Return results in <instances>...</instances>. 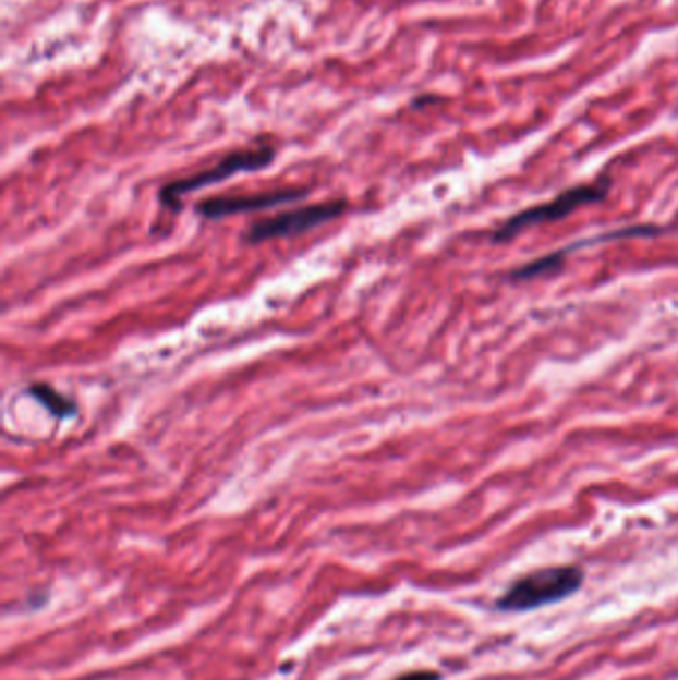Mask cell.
Returning <instances> with one entry per match:
<instances>
[{
	"label": "cell",
	"instance_id": "7a4b0ae2",
	"mask_svg": "<svg viewBox=\"0 0 678 680\" xmlns=\"http://www.w3.org/2000/svg\"><path fill=\"white\" fill-rule=\"evenodd\" d=\"M277 158V149L273 146H257V148L238 149L227 154L226 158L219 159L214 168L197 171L187 178H180L173 182L166 183L159 190V204L171 211H180L181 202L187 193L199 192L204 187L215 185V183L226 182L239 173H251L269 168Z\"/></svg>",
	"mask_w": 678,
	"mask_h": 680
},
{
	"label": "cell",
	"instance_id": "6da1fadb",
	"mask_svg": "<svg viewBox=\"0 0 678 680\" xmlns=\"http://www.w3.org/2000/svg\"><path fill=\"white\" fill-rule=\"evenodd\" d=\"M583 571L576 566H557L537 569L513 581L498 599V609L523 612L545 605L564 602L576 595L583 585Z\"/></svg>",
	"mask_w": 678,
	"mask_h": 680
},
{
	"label": "cell",
	"instance_id": "8992f818",
	"mask_svg": "<svg viewBox=\"0 0 678 680\" xmlns=\"http://www.w3.org/2000/svg\"><path fill=\"white\" fill-rule=\"evenodd\" d=\"M28 394L31 397L36 398L43 406H45L55 418L58 420H66L72 418V416H76V402L74 400H70L69 397H64V394H60L57 392L52 386L43 385V382H38V385L28 386Z\"/></svg>",
	"mask_w": 678,
	"mask_h": 680
},
{
	"label": "cell",
	"instance_id": "3957f363",
	"mask_svg": "<svg viewBox=\"0 0 678 680\" xmlns=\"http://www.w3.org/2000/svg\"><path fill=\"white\" fill-rule=\"evenodd\" d=\"M607 192H609L607 180L588 183V185H576L567 192L559 193L552 202L533 205V207H528L520 214L509 217L508 221L494 233V241H498V243L509 241L530 227L554 223L557 219L571 216L576 209L583 207V205L597 204L601 199H605Z\"/></svg>",
	"mask_w": 678,
	"mask_h": 680
},
{
	"label": "cell",
	"instance_id": "52a82bcc",
	"mask_svg": "<svg viewBox=\"0 0 678 680\" xmlns=\"http://www.w3.org/2000/svg\"><path fill=\"white\" fill-rule=\"evenodd\" d=\"M395 680H441V675L434 672V670H414V672H407L402 677H396Z\"/></svg>",
	"mask_w": 678,
	"mask_h": 680
},
{
	"label": "cell",
	"instance_id": "5b68a950",
	"mask_svg": "<svg viewBox=\"0 0 678 680\" xmlns=\"http://www.w3.org/2000/svg\"><path fill=\"white\" fill-rule=\"evenodd\" d=\"M308 195L306 187H281L271 192L250 193V195H214L195 205V214L209 221H219L239 214L265 211L283 204H293Z\"/></svg>",
	"mask_w": 678,
	"mask_h": 680
},
{
	"label": "cell",
	"instance_id": "277c9868",
	"mask_svg": "<svg viewBox=\"0 0 678 680\" xmlns=\"http://www.w3.org/2000/svg\"><path fill=\"white\" fill-rule=\"evenodd\" d=\"M344 209H347L344 199L305 205L301 209H291V211H283V214L255 221L243 239L250 245H259L271 239L294 238V235H301L315 227L325 226L328 221L337 219L344 214Z\"/></svg>",
	"mask_w": 678,
	"mask_h": 680
}]
</instances>
